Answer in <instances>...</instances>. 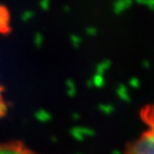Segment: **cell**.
Returning <instances> with one entry per match:
<instances>
[{"instance_id":"obj_1","label":"cell","mask_w":154,"mask_h":154,"mask_svg":"<svg viewBox=\"0 0 154 154\" xmlns=\"http://www.w3.org/2000/svg\"><path fill=\"white\" fill-rule=\"evenodd\" d=\"M146 130L126 147L124 154H154V105H147L141 111Z\"/></svg>"},{"instance_id":"obj_3","label":"cell","mask_w":154,"mask_h":154,"mask_svg":"<svg viewBox=\"0 0 154 154\" xmlns=\"http://www.w3.org/2000/svg\"><path fill=\"white\" fill-rule=\"evenodd\" d=\"M10 12L4 5L0 4V34H8L11 31Z\"/></svg>"},{"instance_id":"obj_4","label":"cell","mask_w":154,"mask_h":154,"mask_svg":"<svg viewBox=\"0 0 154 154\" xmlns=\"http://www.w3.org/2000/svg\"><path fill=\"white\" fill-rule=\"evenodd\" d=\"M7 113V105H6L4 96H3V88L0 87V118Z\"/></svg>"},{"instance_id":"obj_2","label":"cell","mask_w":154,"mask_h":154,"mask_svg":"<svg viewBox=\"0 0 154 154\" xmlns=\"http://www.w3.org/2000/svg\"><path fill=\"white\" fill-rule=\"evenodd\" d=\"M0 154H38L18 140L0 143Z\"/></svg>"}]
</instances>
